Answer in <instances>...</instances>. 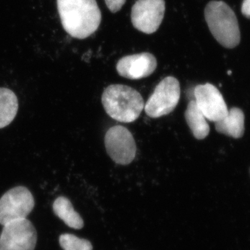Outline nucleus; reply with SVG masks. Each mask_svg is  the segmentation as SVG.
<instances>
[{"label":"nucleus","mask_w":250,"mask_h":250,"mask_svg":"<svg viewBox=\"0 0 250 250\" xmlns=\"http://www.w3.org/2000/svg\"><path fill=\"white\" fill-rule=\"evenodd\" d=\"M37 231L27 218L6 224L0 235V250H34Z\"/></svg>","instance_id":"7"},{"label":"nucleus","mask_w":250,"mask_h":250,"mask_svg":"<svg viewBox=\"0 0 250 250\" xmlns=\"http://www.w3.org/2000/svg\"><path fill=\"white\" fill-rule=\"evenodd\" d=\"M184 116L188 126L195 139L203 140L208 136L210 132L209 125L195 100H191L188 104Z\"/></svg>","instance_id":"12"},{"label":"nucleus","mask_w":250,"mask_h":250,"mask_svg":"<svg viewBox=\"0 0 250 250\" xmlns=\"http://www.w3.org/2000/svg\"><path fill=\"white\" fill-rule=\"evenodd\" d=\"M194 96L197 106L208 121L215 123L228 115L229 110L223 95L211 83L197 85Z\"/></svg>","instance_id":"9"},{"label":"nucleus","mask_w":250,"mask_h":250,"mask_svg":"<svg viewBox=\"0 0 250 250\" xmlns=\"http://www.w3.org/2000/svg\"><path fill=\"white\" fill-rule=\"evenodd\" d=\"M165 0H137L131 9V22L145 34L156 32L165 14Z\"/></svg>","instance_id":"8"},{"label":"nucleus","mask_w":250,"mask_h":250,"mask_svg":"<svg viewBox=\"0 0 250 250\" xmlns=\"http://www.w3.org/2000/svg\"><path fill=\"white\" fill-rule=\"evenodd\" d=\"M242 13L246 17L250 18V0H244L242 5Z\"/></svg>","instance_id":"17"},{"label":"nucleus","mask_w":250,"mask_h":250,"mask_svg":"<svg viewBox=\"0 0 250 250\" xmlns=\"http://www.w3.org/2000/svg\"><path fill=\"white\" fill-rule=\"evenodd\" d=\"M34 196L27 188L16 187L0 198V225L27 218L34 208Z\"/></svg>","instance_id":"5"},{"label":"nucleus","mask_w":250,"mask_h":250,"mask_svg":"<svg viewBox=\"0 0 250 250\" xmlns=\"http://www.w3.org/2000/svg\"><path fill=\"white\" fill-rule=\"evenodd\" d=\"M59 243L63 250H93L90 241L70 233L61 235Z\"/></svg>","instance_id":"15"},{"label":"nucleus","mask_w":250,"mask_h":250,"mask_svg":"<svg viewBox=\"0 0 250 250\" xmlns=\"http://www.w3.org/2000/svg\"><path fill=\"white\" fill-rule=\"evenodd\" d=\"M57 8L62 27L75 39L89 37L101 23L96 0H57Z\"/></svg>","instance_id":"1"},{"label":"nucleus","mask_w":250,"mask_h":250,"mask_svg":"<svg viewBox=\"0 0 250 250\" xmlns=\"http://www.w3.org/2000/svg\"><path fill=\"white\" fill-rule=\"evenodd\" d=\"M18 110V100L12 90L6 88H0V129L11 124Z\"/></svg>","instance_id":"14"},{"label":"nucleus","mask_w":250,"mask_h":250,"mask_svg":"<svg viewBox=\"0 0 250 250\" xmlns=\"http://www.w3.org/2000/svg\"><path fill=\"white\" fill-rule=\"evenodd\" d=\"M52 208L54 214L62 220L69 228L75 229L83 228L84 225L83 219L74 209L71 202L67 197L62 196L56 199Z\"/></svg>","instance_id":"13"},{"label":"nucleus","mask_w":250,"mask_h":250,"mask_svg":"<svg viewBox=\"0 0 250 250\" xmlns=\"http://www.w3.org/2000/svg\"><path fill=\"white\" fill-rule=\"evenodd\" d=\"M205 20L210 33L220 45L233 48L241 41L236 15L226 3L211 1L206 6Z\"/></svg>","instance_id":"3"},{"label":"nucleus","mask_w":250,"mask_h":250,"mask_svg":"<svg viewBox=\"0 0 250 250\" xmlns=\"http://www.w3.org/2000/svg\"><path fill=\"white\" fill-rule=\"evenodd\" d=\"M157 62L153 54L143 53L126 56L118 61L116 70L121 77L129 80H141L155 71Z\"/></svg>","instance_id":"10"},{"label":"nucleus","mask_w":250,"mask_h":250,"mask_svg":"<svg viewBox=\"0 0 250 250\" xmlns=\"http://www.w3.org/2000/svg\"><path fill=\"white\" fill-rule=\"evenodd\" d=\"M180 95L179 81L174 77H166L156 85L154 93L145 104L146 114L152 118L170 114L177 107Z\"/></svg>","instance_id":"4"},{"label":"nucleus","mask_w":250,"mask_h":250,"mask_svg":"<svg viewBox=\"0 0 250 250\" xmlns=\"http://www.w3.org/2000/svg\"><path fill=\"white\" fill-rule=\"evenodd\" d=\"M126 2V0H105L108 9L112 13L118 12Z\"/></svg>","instance_id":"16"},{"label":"nucleus","mask_w":250,"mask_h":250,"mask_svg":"<svg viewBox=\"0 0 250 250\" xmlns=\"http://www.w3.org/2000/svg\"><path fill=\"white\" fill-rule=\"evenodd\" d=\"M215 126L216 131L220 134L239 139L244 134V113L240 108H231L225 118L215 122Z\"/></svg>","instance_id":"11"},{"label":"nucleus","mask_w":250,"mask_h":250,"mask_svg":"<svg viewBox=\"0 0 250 250\" xmlns=\"http://www.w3.org/2000/svg\"><path fill=\"white\" fill-rule=\"evenodd\" d=\"M102 103L108 116L125 123L136 121L145 106L143 97L137 90L122 84L110 85L105 88Z\"/></svg>","instance_id":"2"},{"label":"nucleus","mask_w":250,"mask_h":250,"mask_svg":"<svg viewBox=\"0 0 250 250\" xmlns=\"http://www.w3.org/2000/svg\"><path fill=\"white\" fill-rule=\"evenodd\" d=\"M105 147L110 158L119 165H129L134 160L136 145L129 129L121 125L112 126L104 137Z\"/></svg>","instance_id":"6"}]
</instances>
